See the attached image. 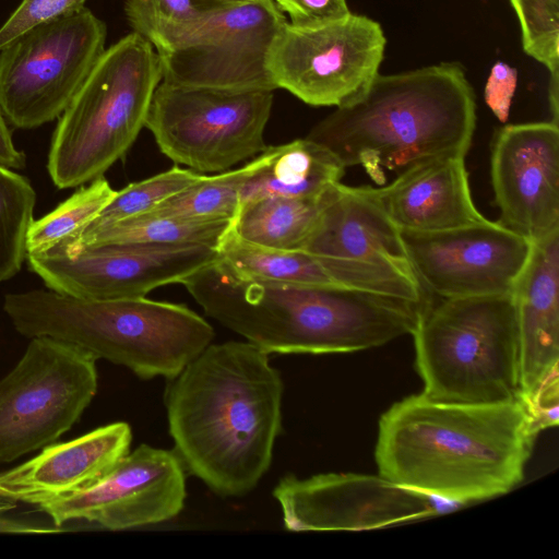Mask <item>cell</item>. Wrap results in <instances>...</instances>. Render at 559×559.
I'll use <instances>...</instances> for the list:
<instances>
[{"label":"cell","mask_w":559,"mask_h":559,"mask_svg":"<svg viewBox=\"0 0 559 559\" xmlns=\"http://www.w3.org/2000/svg\"><path fill=\"white\" fill-rule=\"evenodd\" d=\"M284 383L249 342L210 344L175 378L164 402L174 451L221 497L255 488L282 431Z\"/></svg>","instance_id":"6da1fadb"},{"label":"cell","mask_w":559,"mask_h":559,"mask_svg":"<svg viewBox=\"0 0 559 559\" xmlns=\"http://www.w3.org/2000/svg\"><path fill=\"white\" fill-rule=\"evenodd\" d=\"M536 435L522 401L455 404L420 393L381 416L374 454L382 477L463 506L515 487Z\"/></svg>","instance_id":"7a4b0ae2"},{"label":"cell","mask_w":559,"mask_h":559,"mask_svg":"<svg viewBox=\"0 0 559 559\" xmlns=\"http://www.w3.org/2000/svg\"><path fill=\"white\" fill-rule=\"evenodd\" d=\"M205 313L269 354L350 353L412 334L423 301L234 277L217 261L185 278Z\"/></svg>","instance_id":"3957f363"},{"label":"cell","mask_w":559,"mask_h":559,"mask_svg":"<svg viewBox=\"0 0 559 559\" xmlns=\"http://www.w3.org/2000/svg\"><path fill=\"white\" fill-rule=\"evenodd\" d=\"M476 127V97L459 62L378 74L356 100L336 107L307 139L345 168L361 166L377 183L385 171L443 156H465Z\"/></svg>","instance_id":"277c9868"},{"label":"cell","mask_w":559,"mask_h":559,"mask_svg":"<svg viewBox=\"0 0 559 559\" xmlns=\"http://www.w3.org/2000/svg\"><path fill=\"white\" fill-rule=\"evenodd\" d=\"M2 308L21 335L69 343L143 380L175 378L215 336L185 305L146 297L93 300L33 289L7 294Z\"/></svg>","instance_id":"5b68a950"},{"label":"cell","mask_w":559,"mask_h":559,"mask_svg":"<svg viewBox=\"0 0 559 559\" xmlns=\"http://www.w3.org/2000/svg\"><path fill=\"white\" fill-rule=\"evenodd\" d=\"M423 394L441 403L521 401L513 293L433 299L412 332Z\"/></svg>","instance_id":"8992f818"},{"label":"cell","mask_w":559,"mask_h":559,"mask_svg":"<svg viewBox=\"0 0 559 559\" xmlns=\"http://www.w3.org/2000/svg\"><path fill=\"white\" fill-rule=\"evenodd\" d=\"M162 79L159 55L135 32L104 50L51 138L47 169L58 189L103 177L126 155Z\"/></svg>","instance_id":"52a82bcc"},{"label":"cell","mask_w":559,"mask_h":559,"mask_svg":"<svg viewBox=\"0 0 559 559\" xmlns=\"http://www.w3.org/2000/svg\"><path fill=\"white\" fill-rule=\"evenodd\" d=\"M107 28L91 10L39 24L0 50V109L34 129L63 112L104 52Z\"/></svg>","instance_id":"ba28073f"},{"label":"cell","mask_w":559,"mask_h":559,"mask_svg":"<svg viewBox=\"0 0 559 559\" xmlns=\"http://www.w3.org/2000/svg\"><path fill=\"white\" fill-rule=\"evenodd\" d=\"M0 380V464L56 442L97 392L96 359L69 343L40 336Z\"/></svg>","instance_id":"9c48e42d"},{"label":"cell","mask_w":559,"mask_h":559,"mask_svg":"<svg viewBox=\"0 0 559 559\" xmlns=\"http://www.w3.org/2000/svg\"><path fill=\"white\" fill-rule=\"evenodd\" d=\"M273 91L225 92L160 82L145 120L160 152L193 171H224L266 148Z\"/></svg>","instance_id":"30bf717a"},{"label":"cell","mask_w":559,"mask_h":559,"mask_svg":"<svg viewBox=\"0 0 559 559\" xmlns=\"http://www.w3.org/2000/svg\"><path fill=\"white\" fill-rule=\"evenodd\" d=\"M386 38L381 25L365 15L316 27L285 22L266 59L275 88L311 106L341 107L359 98L379 74Z\"/></svg>","instance_id":"8fae6325"},{"label":"cell","mask_w":559,"mask_h":559,"mask_svg":"<svg viewBox=\"0 0 559 559\" xmlns=\"http://www.w3.org/2000/svg\"><path fill=\"white\" fill-rule=\"evenodd\" d=\"M285 22L273 0L205 5L193 31L159 55L162 82L225 92L274 91L266 59Z\"/></svg>","instance_id":"7c38bea8"},{"label":"cell","mask_w":559,"mask_h":559,"mask_svg":"<svg viewBox=\"0 0 559 559\" xmlns=\"http://www.w3.org/2000/svg\"><path fill=\"white\" fill-rule=\"evenodd\" d=\"M216 260V248L203 245L57 246L26 255L29 269L48 289L93 300L146 297Z\"/></svg>","instance_id":"4fadbf2b"},{"label":"cell","mask_w":559,"mask_h":559,"mask_svg":"<svg viewBox=\"0 0 559 559\" xmlns=\"http://www.w3.org/2000/svg\"><path fill=\"white\" fill-rule=\"evenodd\" d=\"M288 531H361L439 515L462 504L401 485L381 475H286L273 489Z\"/></svg>","instance_id":"5bb4252c"},{"label":"cell","mask_w":559,"mask_h":559,"mask_svg":"<svg viewBox=\"0 0 559 559\" xmlns=\"http://www.w3.org/2000/svg\"><path fill=\"white\" fill-rule=\"evenodd\" d=\"M423 288L442 298L512 293L533 241L498 221L439 231L401 230Z\"/></svg>","instance_id":"9a60e30c"},{"label":"cell","mask_w":559,"mask_h":559,"mask_svg":"<svg viewBox=\"0 0 559 559\" xmlns=\"http://www.w3.org/2000/svg\"><path fill=\"white\" fill-rule=\"evenodd\" d=\"M185 467L175 451L140 444L88 488L36 504L56 526L85 520L122 531L177 516L186 499Z\"/></svg>","instance_id":"2e32d148"},{"label":"cell","mask_w":559,"mask_h":559,"mask_svg":"<svg viewBox=\"0 0 559 559\" xmlns=\"http://www.w3.org/2000/svg\"><path fill=\"white\" fill-rule=\"evenodd\" d=\"M498 222L538 240L559 230V128L552 121L507 124L491 142Z\"/></svg>","instance_id":"e0dca14e"},{"label":"cell","mask_w":559,"mask_h":559,"mask_svg":"<svg viewBox=\"0 0 559 559\" xmlns=\"http://www.w3.org/2000/svg\"><path fill=\"white\" fill-rule=\"evenodd\" d=\"M131 428L118 421L75 439L51 443L31 460L0 474V490L38 504L88 488L130 451Z\"/></svg>","instance_id":"ac0fdd59"},{"label":"cell","mask_w":559,"mask_h":559,"mask_svg":"<svg viewBox=\"0 0 559 559\" xmlns=\"http://www.w3.org/2000/svg\"><path fill=\"white\" fill-rule=\"evenodd\" d=\"M300 250L389 265L415 276L401 230L371 186L330 187L317 225Z\"/></svg>","instance_id":"d6986e66"},{"label":"cell","mask_w":559,"mask_h":559,"mask_svg":"<svg viewBox=\"0 0 559 559\" xmlns=\"http://www.w3.org/2000/svg\"><path fill=\"white\" fill-rule=\"evenodd\" d=\"M520 342L521 401L558 372L559 230L533 241L513 288Z\"/></svg>","instance_id":"ffe728a7"},{"label":"cell","mask_w":559,"mask_h":559,"mask_svg":"<svg viewBox=\"0 0 559 559\" xmlns=\"http://www.w3.org/2000/svg\"><path fill=\"white\" fill-rule=\"evenodd\" d=\"M400 230L439 231L484 221L468 183L465 156H443L411 166L384 187H373Z\"/></svg>","instance_id":"44dd1931"},{"label":"cell","mask_w":559,"mask_h":559,"mask_svg":"<svg viewBox=\"0 0 559 559\" xmlns=\"http://www.w3.org/2000/svg\"><path fill=\"white\" fill-rule=\"evenodd\" d=\"M216 251L217 263L242 281L373 290L380 277L372 263L254 245L235 235L230 225Z\"/></svg>","instance_id":"7402d4cb"},{"label":"cell","mask_w":559,"mask_h":559,"mask_svg":"<svg viewBox=\"0 0 559 559\" xmlns=\"http://www.w3.org/2000/svg\"><path fill=\"white\" fill-rule=\"evenodd\" d=\"M345 169L331 151L307 138L266 146L241 187L239 209L263 198L320 197L341 182Z\"/></svg>","instance_id":"603a6c76"},{"label":"cell","mask_w":559,"mask_h":559,"mask_svg":"<svg viewBox=\"0 0 559 559\" xmlns=\"http://www.w3.org/2000/svg\"><path fill=\"white\" fill-rule=\"evenodd\" d=\"M325 192L317 198L271 197L251 201L239 209L230 229L254 245L300 250L317 225Z\"/></svg>","instance_id":"cb8c5ba5"},{"label":"cell","mask_w":559,"mask_h":559,"mask_svg":"<svg viewBox=\"0 0 559 559\" xmlns=\"http://www.w3.org/2000/svg\"><path fill=\"white\" fill-rule=\"evenodd\" d=\"M230 222L186 219L148 212L82 235L73 245L62 247L147 243L203 245L216 248Z\"/></svg>","instance_id":"d4e9b609"},{"label":"cell","mask_w":559,"mask_h":559,"mask_svg":"<svg viewBox=\"0 0 559 559\" xmlns=\"http://www.w3.org/2000/svg\"><path fill=\"white\" fill-rule=\"evenodd\" d=\"M116 192L104 176L81 186L55 210L32 222L26 237L27 254L73 245Z\"/></svg>","instance_id":"484cf974"},{"label":"cell","mask_w":559,"mask_h":559,"mask_svg":"<svg viewBox=\"0 0 559 559\" xmlns=\"http://www.w3.org/2000/svg\"><path fill=\"white\" fill-rule=\"evenodd\" d=\"M257 166L258 157L238 169L204 176L151 213L195 221H231L239 210L241 187Z\"/></svg>","instance_id":"4316f807"},{"label":"cell","mask_w":559,"mask_h":559,"mask_svg":"<svg viewBox=\"0 0 559 559\" xmlns=\"http://www.w3.org/2000/svg\"><path fill=\"white\" fill-rule=\"evenodd\" d=\"M35 203L29 180L0 164V283L15 276L26 261Z\"/></svg>","instance_id":"83f0119b"},{"label":"cell","mask_w":559,"mask_h":559,"mask_svg":"<svg viewBox=\"0 0 559 559\" xmlns=\"http://www.w3.org/2000/svg\"><path fill=\"white\" fill-rule=\"evenodd\" d=\"M204 7L197 0H126L124 12L133 32L160 55L193 31Z\"/></svg>","instance_id":"f1b7e54d"},{"label":"cell","mask_w":559,"mask_h":559,"mask_svg":"<svg viewBox=\"0 0 559 559\" xmlns=\"http://www.w3.org/2000/svg\"><path fill=\"white\" fill-rule=\"evenodd\" d=\"M203 177L204 175L197 171L174 166L153 177L130 183L116 192L111 201L83 230L81 236L151 212L162 202L200 181Z\"/></svg>","instance_id":"f546056e"},{"label":"cell","mask_w":559,"mask_h":559,"mask_svg":"<svg viewBox=\"0 0 559 559\" xmlns=\"http://www.w3.org/2000/svg\"><path fill=\"white\" fill-rule=\"evenodd\" d=\"M526 55L559 73V0H510Z\"/></svg>","instance_id":"4dcf8cb0"},{"label":"cell","mask_w":559,"mask_h":559,"mask_svg":"<svg viewBox=\"0 0 559 559\" xmlns=\"http://www.w3.org/2000/svg\"><path fill=\"white\" fill-rule=\"evenodd\" d=\"M86 0H22L0 27V50L28 29L74 12Z\"/></svg>","instance_id":"1f68e13d"},{"label":"cell","mask_w":559,"mask_h":559,"mask_svg":"<svg viewBox=\"0 0 559 559\" xmlns=\"http://www.w3.org/2000/svg\"><path fill=\"white\" fill-rule=\"evenodd\" d=\"M297 27H316L342 20L352 12L346 0H273Z\"/></svg>","instance_id":"d6a6232c"},{"label":"cell","mask_w":559,"mask_h":559,"mask_svg":"<svg viewBox=\"0 0 559 559\" xmlns=\"http://www.w3.org/2000/svg\"><path fill=\"white\" fill-rule=\"evenodd\" d=\"M518 82L516 69L498 61L491 68L485 87V100L495 116L506 122Z\"/></svg>","instance_id":"836d02e7"},{"label":"cell","mask_w":559,"mask_h":559,"mask_svg":"<svg viewBox=\"0 0 559 559\" xmlns=\"http://www.w3.org/2000/svg\"><path fill=\"white\" fill-rule=\"evenodd\" d=\"M559 373L543 382L533 395L523 402L538 433L542 429L557 426L559 415Z\"/></svg>","instance_id":"e575fe53"},{"label":"cell","mask_w":559,"mask_h":559,"mask_svg":"<svg viewBox=\"0 0 559 559\" xmlns=\"http://www.w3.org/2000/svg\"><path fill=\"white\" fill-rule=\"evenodd\" d=\"M0 164L17 170L25 167L26 158L12 139L9 123L0 109Z\"/></svg>","instance_id":"d590c367"},{"label":"cell","mask_w":559,"mask_h":559,"mask_svg":"<svg viewBox=\"0 0 559 559\" xmlns=\"http://www.w3.org/2000/svg\"><path fill=\"white\" fill-rule=\"evenodd\" d=\"M19 501L3 493L0 490V532L5 533H23L25 532V523L3 518V514L16 508Z\"/></svg>","instance_id":"8d00e7d4"},{"label":"cell","mask_w":559,"mask_h":559,"mask_svg":"<svg viewBox=\"0 0 559 559\" xmlns=\"http://www.w3.org/2000/svg\"><path fill=\"white\" fill-rule=\"evenodd\" d=\"M199 3L206 2L209 4H228V3H238L245 2L248 0H197Z\"/></svg>","instance_id":"74e56055"}]
</instances>
